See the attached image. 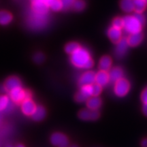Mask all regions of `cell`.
<instances>
[{
	"label": "cell",
	"mask_w": 147,
	"mask_h": 147,
	"mask_svg": "<svg viewBox=\"0 0 147 147\" xmlns=\"http://www.w3.org/2000/svg\"><path fill=\"white\" fill-rule=\"evenodd\" d=\"M32 1H34V0H32Z\"/></svg>",
	"instance_id": "cell-40"
},
{
	"label": "cell",
	"mask_w": 147,
	"mask_h": 147,
	"mask_svg": "<svg viewBox=\"0 0 147 147\" xmlns=\"http://www.w3.org/2000/svg\"><path fill=\"white\" fill-rule=\"evenodd\" d=\"M108 74H109L110 82L115 84L116 82L120 80L121 79L123 78L124 72L121 67H115L110 69Z\"/></svg>",
	"instance_id": "cell-15"
},
{
	"label": "cell",
	"mask_w": 147,
	"mask_h": 147,
	"mask_svg": "<svg viewBox=\"0 0 147 147\" xmlns=\"http://www.w3.org/2000/svg\"><path fill=\"white\" fill-rule=\"evenodd\" d=\"M62 3L63 5V9L65 10H67V9L72 6L73 3L76 0H61Z\"/></svg>",
	"instance_id": "cell-31"
},
{
	"label": "cell",
	"mask_w": 147,
	"mask_h": 147,
	"mask_svg": "<svg viewBox=\"0 0 147 147\" xmlns=\"http://www.w3.org/2000/svg\"><path fill=\"white\" fill-rule=\"evenodd\" d=\"M92 96V85L84 86L75 95V100L78 103L87 102Z\"/></svg>",
	"instance_id": "cell-7"
},
{
	"label": "cell",
	"mask_w": 147,
	"mask_h": 147,
	"mask_svg": "<svg viewBox=\"0 0 147 147\" xmlns=\"http://www.w3.org/2000/svg\"><path fill=\"white\" fill-rule=\"evenodd\" d=\"M49 6L43 0H34L32 1V10L39 14H49Z\"/></svg>",
	"instance_id": "cell-10"
},
{
	"label": "cell",
	"mask_w": 147,
	"mask_h": 147,
	"mask_svg": "<svg viewBox=\"0 0 147 147\" xmlns=\"http://www.w3.org/2000/svg\"><path fill=\"white\" fill-rule=\"evenodd\" d=\"M21 87V81L18 77L10 76L6 79L4 84V89L10 92L16 88Z\"/></svg>",
	"instance_id": "cell-13"
},
{
	"label": "cell",
	"mask_w": 147,
	"mask_h": 147,
	"mask_svg": "<svg viewBox=\"0 0 147 147\" xmlns=\"http://www.w3.org/2000/svg\"><path fill=\"white\" fill-rule=\"evenodd\" d=\"M128 44L127 38H122L119 43L117 44L115 50V55L117 59L123 58L126 55L128 49Z\"/></svg>",
	"instance_id": "cell-11"
},
{
	"label": "cell",
	"mask_w": 147,
	"mask_h": 147,
	"mask_svg": "<svg viewBox=\"0 0 147 147\" xmlns=\"http://www.w3.org/2000/svg\"><path fill=\"white\" fill-rule=\"evenodd\" d=\"M112 27L122 30V29H123V18L120 17H116L114 18L113 22H112Z\"/></svg>",
	"instance_id": "cell-28"
},
{
	"label": "cell",
	"mask_w": 147,
	"mask_h": 147,
	"mask_svg": "<svg viewBox=\"0 0 147 147\" xmlns=\"http://www.w3.org/2000/svg\"><path fill=\"white\" fill-rule=\"evenodd\" d=\"M44 1H45V2L47 3V4L49 5V8H50V5H51V2H52V1H53V0H43Z\"/></svg>",
	"instance_id": "cell-35"
},
{
	"label": "cell",
	"mask_w": 147,
	"mask_h": 147,
	"mask_svg": "<svg viewBox=\"0 0 147 147\" xmlns=\"http://www.w3.org/2000/svg\"><path fill=\"white\" fill-rule=\"evenodd\" d=\"M50 8L53 11H59L63 9V5L61 0H53L50 5Z\"/></svg>",
	"instance_id": "cell-27"
},
{
	"label": "cell",
	"mask_w": 147,
	"mask_h": 147,
	"mask_svg": "<svg viewBox=\"0 0 147 147\" xmlns=\"http://www.w3.org/2000/svg\"><path fill=\"white\" fill-rule=\"evenodd\" d=\"M85 6L86 3L83 0H76L71 7H72L74 10L77 11V12H80V11H82L85 8Z\"/></svg>",
	"instance_id": "cell-26"
},
{
	"label": "cell",
	"mask_w": 147,
	"mask_h": 147,
	"mask_svg": "<svg viewBox=\"0 0 147 147\" xmlns=\"http://www.w3.org/2000/svg\"><path fill=\"white\" fill-rule=\"evenodd\" d=\"M0 120H1V116H0Z\"/></svg>",
	"instance_id": "cell-39"
},
{
	"label": "cell",
	"mask_w": 147,
	"mask_h": 147,
	"mask_svg": "<svg viewBox=\"0 0 147 147\" xmlns=\"http://www.w3.org/2000/svg\"><path fill=\"white\" fill-rule=\"evenodd\" d=\"M141 101L142 102L143 104L147 105V87L143 90L141 93Z\"/></svg>",
	"instance_id": "cell-32"
},
{
	"label": "cell",
	"mask_w": 147,
	"mask_h": 147,
	"mask_svg": "<svg viewBox=\"0 0 147 147\" xmlns=\"http://www.w3.org/2000/svg\"><path fill=\"white\" fill-rule=\"evenodd\" d=\"M10 99L14 103H22L26 99V91L18 87L9 92Z\"/></svg>",
	"instance_id": "cell-9"
},
{
	"label": "cell",
	"mask_w": 147,
	"mask_h": 147,
	"mask_svg": "<svg viewBox=\"0 0 147 147\" xmlns=\"http://www.w3.org/2000/svg\"><path fill=\"white\" fill-rule=\"evenodd\" d=\"M134 4L136 13L142 14L146 8L147 0H134Z\"/></svg>",
	"instance_id": "cell-23"
},
{
	"label": "cell",
	"mask_w": 147,
	"mask_h": 147,
	"mask_svg": "<svg viewBox=\"0 0 147 147\" xmlns=\"http://www.w3.org/2000/svg\"><path fill=\"white\" fill-rule=\"evenodd\" d=\"M70 61L74 67L80 69H90L93 67L94 63L89 51L84 47H80L71 55Z\"/></svg>",
	"instance_id": "cell-1"
},
{
	"label": "cell",
	"mask_w": 147,
	"mask_h": 147,
	"mask_svg": "<svg viewBox=\"0 0 147 147\" xmlns=\"http://www.w3.org/2000/svg\"><path fill=\"white\" fill-rule=\"evenodd\" d=\"M102 100L99 97L92 96L86 102L87 108L93 110H98L99 108L102 106Z\"/></svg>",
	"instance_id": "cell-19"
},
{
	"label": "cell",
	"mask_w": 147,
	"mask_h": 147,
	"mask_svg": "<svg viewBox=\"0 0 147 147\" xmlns=\"http://www.w3.org/2000/svg\"><path fill=\"white\" fill-rule=\"evenodd\" d=\"M5 147H13V146H12V145H10V144H9V145H7V146H5Z\"/></svg>",
	"instance_id": "cell-38"
},
{
	"label": "cell",
	"mask_w": 147,
	"mask_h": 147,
	"mask_svg": "<svg viewBox=\"0 0 147 147\" xmlns=\"http://www.w3.org/2000/svg\"><path fill=\"white\" fill-rule=\"evenodd\" d=\"M108 36L109 39L111 40V42L114 44L117 45L119 43L122 39V30L117 28H115L113 27H110L108 29L107 32Z\"/></svg>",
	"instance_id": "cell-14"
},
{
	"label": "cell",
	"mask_w": 147,
	"mask_h": 147,
	"mask_svg": "<svg viewBox=\"0 0 147 147\" xmlns=\"http://www.w3.org/2000/svg\"><path fill=\"white\" fill-rule=\"evenodd\" d=\"M16 147H25V146H24V145H23V144H18Z\"/></svg>",
	"instance_id": "cell-36"
},
{
	"label": "cell",
	"mask_w": 147,
	"mask_h": 147,
	"mask_svg": "<svg viewBox=\"0 0 147 147\" xmlns=\"http://www.w3.org/2000/svg\"><path fill=\"white\" fill-rule=\"evenodd\" d=\"M69 147H78V146H76V145H71V146H69Z\"/></svg>",
	"instance_id": "cell-37"
},
{
	"label": "cell",
	"mask_w": 147,
	"mask_h": 147,
	"mask_svg": "<svg viewBox=\"0 0 147 147\" xmlns=\"http://www.w3.org/2000/svg\"><path fill=\"white\" fill-rule=\"evenodd\" d=\"M109 82V74L107 71H100L95 74V83L99 84L102 87L107 85Z\"/></svg>",
	"instance_id": "cell-17"
},
{
	"label": "cell",
	"mask_w": 147,
	"mask_h": 147,
	"mask_svg": "<svg viewBox=\"0 0 147 147\" xmlns=\"http://www.w3.org/2000/svg\"><path fill=\"white\" fill-rule=\"evenodd\" d=\"M13 108L11 100L7 95H0V112L10 111Z\"/></svg>",
	"instance_id": "cell-18"
},
{
	"label": "cell",
	"mask_w": 147,
	"mask_h": 147,
	"mask_svg": "<svg viewBox=\"0 0 147 147\" xmlns=\"http://www.w3.org/2000/svg\"><path fill=\"white\" fill-rule=\"evenodd\" d=\"M36 108V105L31 99L25 100L21 103V110L24 115L32 116Z\"/></svg>",
	"instance_id": "cell-12"
},
{
	"label": "cell",
	"mask_w": 147,
	"mask_h": 147,
	"mask_svg": "<svg viewBox=\"0 0 147 147\" xmlns=\"http://www.w3.org/2000/svg\"><path fill=\"white\" fill-rule=\"evenodd\" d=\"M142 113H144V115L147 117V105L143 104L142 106Z\"/></svg>",
	"instance_id": "cell-33"
},
{
	"label": "cell",
	"mask_w": 147,
	"mask_h": 147,
	"mask_svg": "<svg viewBox=\"0 0 147 147\" xmlns=\"http://www.w3.org/2000/svg\"><path fill=\"white\" fill-rule=\"evenodd\" d=\"M123 20V29L129 34L142 32L144 25L139 21L135 14L125 16Z\"/></svg>",
	"instance_id": "cell-3"
},
{
	"label": "cell",
	"mask_w": 147,
	"mask_h": 147,
	"mask_svg": "<svg viewBox=\"0 0 147 147\" xmlns=\"http://www.w3.org/2000/svg\"><path fill=\"white\" fill-rule=\"evenodd\" d=\"M100 114L98 110H93L87 108L82 109L78 113V117L82 121H94L100 118Z\"/></svg>",
	"instance_id": "cell-6"
},
{
	"label": "cell",
	"mask_w": 147,
	"mask_h": 147,
	"mask_svg": "<svg viewBox=\"0 0 147 147\" xmlns=\"http://www.w3.org/2000/svg\"><path fill=\"white\" fill-rule=\"evenodd\" d=\"M12 21V14L8 11H0V25H7Z\"/></svg>",
	"instance_id": "cell-22"
},
{
	"label": "cell",
	"mask_w": 147,
	"mask_h": 147,
	"mask_svg": "<svg viewBox=\"0 0 147 147\" xmlns=\"http://www.w3.org/2000/svg\"><path fill=\"white\" fill-rule=\"evenodd\" d=\"M95 74L93 71H87L80 76L78 80V84L80 87L92 85L95 82Z\"/></svg>",
	"instance_id": "cell-8"
},
{
	"label": "cell",
	"mask_w": 147,
	"mask_h": 147,
	"mask_svg": "<svg viewBox=\"0 0 147 147\" xmlns=\"http://www.w3.org/2000/svg\"><path fill=\"white\" fill-rule=\"evenodd\" d=\"M141 146L142 147H147V138L143 139L141 142Z\"/></svg>",
	"instance_id": "cell-34"
},
{
	"label": "cell",
	"mask_w": 147,
	"mask_h": 147,
	"mask_svg": "<svg viewBox=\"0 0 147 147\" xmlns=\"http://www.w3.org/2000/svg\"><path fill=\"white\" fill-rule=\"evenodd\" d=\"M49 21V14H39L31 10L27 18V26L32 30L40 31L47 26Z\"/></svg>",
	"instance_id": "cell-2"
},
{
	"label": "cell",
	"mask_w": 147,
	"mask_h": 147,
	"mask_svg": "<svg viewBox=\"0 0 147 147\" xmlns=\"http://www.w3.org/2000/svg\"><path fill=\"white\" fill-rule=\"evenodd\" d=\"M51 142L53 145L57 147H68L69 140L63 134L56 132L52 134L51 137Z\"/></svg>",
	"instance_id": "cell-5"
},
{
	"label": "cell",
	"mask_w": 147,
	"mask_h": 147,
	"mask_svg": "<svg viewBox=\"0 0 147 147\" xmlns=\"http://www.w3.org/2000/svg\"><path fill=\"white\" fill-rule=\"evenodd\" d=\"M120 6L124 12H127V13L131 12L132 11H134V0H121Z\"/></svg>",
	"instance_id": "cell-24"
},
{
	"label": "cell",
	"mask_w": 147,
	"mask_h": 147,
	"mask_svg": "<svg viewBox=\"0 0 147 147\" xmlns=\"http://www.w3.org/2000/svg\"><path fill=\"white\" fill-rule=\"evenodd\" d=\"M45 55L42 53H36L34 56V61L36 63H42L45 61Z\"/></svg>",
	"instance_id": "cell-30"
},
{
	"label": "cell",
	"mask_w": 147,
	"mask_h": 147,
	"mask_svg": "<svg viewBox=\"0 0 147 147\" xmlns=\"http://www.w3.org/2000/svg\"><path fill=\"white\" fill-rule=\"evenodd\" d=\"M81 47L78 43L75 42H69L65 47V51L67 54L72 55Z\"/></svg>",
	"instance_id": "cell-25"
},
{
	"label": "cell",
	"mask_w": 147,
	"mask_h": 147,
	"mask_svg": "<svg viewBox=\"0 0 147 147\" xmlns=\"http://www.w3.org/2000/svg\"><path fill=\"white\" fill-rule=\"evenodd\" d=\"M130 89V83L127 79L122 78L115 84L114 92L117 97H123L127 94Z\"/></svg>",
	"instance_id": "cell-4"
},
{
	"label": "cell",
	"mask_w": 147,
	"mask_h": 147,
	"mask_svg": "<svg viewBox=\"0 0 147 147\" xmlns=\"http://www.w3.org/2000/svg\"><path fill=\"white\" fill-rule=\"evenodd\" d=\"M46 115H47V113H46L45 108L42 106H36V110L31 117L34 121H40L45 118Z\"/></svg>",
	"instance_id": "cell-21"
},
{
	"label": "cell",
	"mask_w": 147,
	"mask_h": 147,
	"mask_svg": "<svg viewBox=\"0 0 147 147\" xmlns=\"http://www.w3.org/2000/svg\"><path fill=\"white\" fill-rule=\"evenodd\" d=\"M102 91V87L96 83L92 84V95L93 97H98Z\"/></svg>",
	"instance_id": "cell-29"
},
{
	"label": "cell",
	"mask_w": 147,
	"mask_h": 147,
	"mask_svg": "<svg viewBox=\"0 0 147 147\" xmlns=\"http://www.w3.org/2000/svg\"><path fill=\"white\" fill-rule=\"evenodd\" d=\"M112 65V59L109 56L105 55L103 56L100 59V62H99V68L100 71H110L111 69Z\"/></svg>",
	"instance_id": "cell-20"
},
{
	"label": "cell",
	"mask_w": 147,
	"mask_h": 147,
	"mask_svg": "<svg viewBox=\"0 0 147 147\" xmlns=\"http://www.w3.org/2000/svg\"><path fill=\"white\" fill-rule=\"evenodd\" d=\"M143 38H144V36H143L142 32L138 33V34L129 35L127 38V41L129 47H136L142 43Z\"/></svg>",
	"instance_id": "cell-16"
}]
</instances>
